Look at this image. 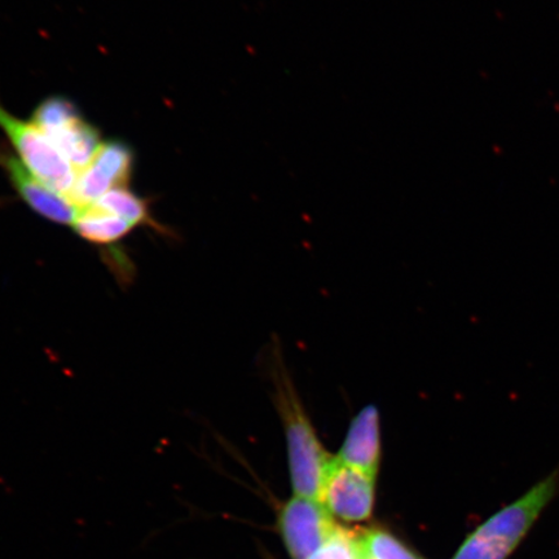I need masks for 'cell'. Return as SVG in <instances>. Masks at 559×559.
Here are the masks:
<instances>
[{"label": "cell", "instance_id": "cell-13", "mask_svg": "<svg viewBox=\"0 0 559 559\" xmlns=\"http://www.w3.org/2000/svg\"><path fill=\"white\" fill-rule=\"evenodd\" d=\"M309 559H359V536L338 527L324 547Z\"/></svg>", "mask_w": 559, "mask_h": 559}, {"label": "cell", "instance_id": "cell-4", "mask_svg": "<svg viewBox=\"0 0 559 559\" xmlns=\"http://www.w3.org/2000/svg\"><path fill=\"white\" fill-rule=\"evenodd\" d=\"M32 123L51 140L76 174L93 163L103 145L99 131L66 97H48L40 103L34 111Z\"/></svg>", "mask_w": 559, "mask_h": 559}, {"label": "cell", "instance_id": "cell-6", "mask_svg": "<svg viewBox=\"0 0 559 559\" xmlns=\"http://www.w3.org/2000/svg\"><path fill=\"white\" fill-rule=\"evenodd\" d=\"M338 527L320 501L298 496L286 502L280 514V530L293 559H309Z\"/></svg>", "mask_w": 559, "mask_h": 559}, {"label": "cell", "instance_id": "cell-2", "mask_svg": "<svg viewBox=\"0 0 559 559\" xmlns=\"http://www.w3.org/2000/svg\"><path fill=\"white\" fill-rule=\"evenodd\" d=\"M559 492V465L473 531L452 559H509Z\"/></svg>", "mask_w": 559, "mask_h": 559}, {"label": "cell", "instance_id": "cell-3", "mask_svg": "<svg viewBox=\"0 0 559 559\" xmlns=\"http://www.w3.org/2000/svg\"><path fill=\"white\" fill-rule=\"evenodd\" d=\"M0 129L11 140L21 163L35 178L67 199L73 190L76 171L44 132L32 122L12 116L0 104Z\"/></svg>", "mask_w": 559, "mask_h": 559}, {"label": "cell", "instance_id": "cell-9", "mask_svg": "<svg viewBox=\"0 0 559 559\" xmlns=\"http://www.w3.org/2000/svg\"><path fill=\"white\" fill-rule=\"evenodd\" d=\"M72 227L83 240L99 247H108L121 241L135 228L130 223L95 205L80 210Z\"/></svg>", "mask_w": 559, "mask_h": 559}, {"label": "cell", "instance_id": "cell-1", "mask_svg": "<svg viewBox=\"0 0 559 559\" xmlns=\"http://www.w3.org/2000/svg\"><path fill=\"white\" fill-rule=\"evenodd\" d=\"M267 355L271 395L284 429L293 489L298 498L320 501L333 457L313 428L278 345L274 344Z\"/></svg>", "mask_w": 559, "mask_h": 559}, {"label": "cell", "instance_id": "cell-8", "mask_svg": "<svg viewBox=\"0 0 559 559\" xmlns=\"http://www.w3.org/2000/svg\"><path fill=\"white\" fill-rule=\"evenodd\" d=\"M382 436L380 412L367 405L349 423L337 457L341 463L377 477L381 464Z\"/></svg>", "mask_w": 559, "mask_h": 559}, {"label": "cell", "instance_id": "cell-10", "mask_svg": "<svg viewBox=\"0 0 559 559\" xmlns=\"http://www.w3.org/2000/svg\"><path fill=\"white\" fill-rule=\"evenodd\" d=\"M96 207L105 210L110 214L118 216L132 227H152L157 230H164L153 219L148 204L142 198L129 190V187H118L105 193L100 200L95 202Z\"/></svg>", "mask_w": 559, "mask_h": 559}, {"label": "cell", "instance_id": "cell-5", "mask_svg": "<svg viewBox=\"0 0 559 559\" xmlns=\"http://www.w3.org/2000/svg\"><path fill=\"white\" fill-rule=\"evenodd\" d=\"M372 475L348 466L333 457L328 467L320 502L334 516L347 522H361L372 514L374 504Z\"/></svg>", "mask_w": 559, "mask_h": 559}, {"label": "cell", "instance_id": "cell-14", "mask_svg": "<svg viewBox=\"0 0 559 559\" xmlns=\"http://www.w3.org/2000/svg\"><path fill=\"white\" fill-rule=\"evenodd\" d=\"M359 559H369L365 551H362L360 544H359Z\"/></svg>", "mask_w": 559, "mask_h": 559}, {"label": "cell", "instance_id": "cell-11", "mask_svg": "<svg viewBox=\"0 0 559 559\" xmlns=\"http://www.w3.org/2000/svg\"><path fill=\"white\" fill-rule=\"evenodd\" d=\"M88 166L99 173L111 188L128 187L134 170V153L123 143H103Z\"/></svg>", "mask_w": 559, "mask_h": 559}, {"label": "cell", "instance_id": "cell-7", "mask_svg": "<svg viewBox=\"0 0 559 559\" xmlns=\"http://www.w3.org/2000/svg\"><path fill=\"white\" fill-rule=\"evenodd\" d=\"M0 166L9 175L13 188L33 212L58 225L73 226L79 216V209L70 204L61 194L47 186L26 169L23 163L0 145Z\"/></svg>", "mask_w": 559, "mask_h": 559}, {"label": "cell", "instance_id": "cell-12", "mask_svg": "<svg viewBox=\"0 0 559 559\" xmlns=\"http://www.w3.org/2000/svg\"><path fill=\"white\" fill-rule=\"evenodd\" d=\"M359 544L369 559H423L383 530H369L359 535Z\"/></svg>", "mask_w": 559, "mask_h": 559}]
</instances>
